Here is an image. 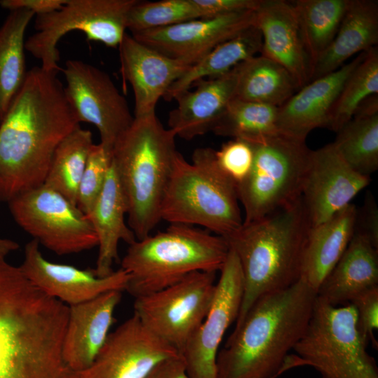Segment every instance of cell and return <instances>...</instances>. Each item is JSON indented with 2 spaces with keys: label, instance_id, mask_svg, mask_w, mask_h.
Instances as JSON below:
<instances>
[{
  "label": "cell",
  "instance_id": "cell-40",
  "mask_svg": "<svg viewBox=\"0 0 378 378\" xmlns=\"http://www.w3.org/2000/svg\"><path fill=\"white\" fill-rule=\"evenodd\" d=\"M202 18H212L233 13L256 10L261 0H193Z\"/></svg>",
  "mask_w": 378,
  "mask_h": 378
},
{
  "label": "cell",
  "instance_id": "cell-16",
  "mask_svg": "<svg viewBox=\"0 0 378 378\" xmlns=\"http://www.w3.org/2000/svg\"><path fill=\"white\" fill-rule=\"evenodd\" d=\"M370 182L354 171L340 155L332 143L312 150L302 198L311 225H318L351 204Z\"/></svg>",
  "mask_w": 378,
  "mask_h": 378
},
{
  "label": "cell",
  "instance_id": "cell-21",
  "mask_svg": "<svg viewBox=\"0 0 378 378\" xmlns=\"http://www.w3.org/2000/svg\"><path fill=\"white\" fill-rule=\"evenodd\" d=\"M255 24L262 35L260 55L284 67L300 88L310 82L312 62L291 1L261 0Z\"/></svg>",
  "mask_w": 378,
  "mask_h": 378
},
{
  "label": "cell",
  "instance_id": "cell-43",
  "mask_svg": "<svg viewBox=\"0 0 378 378\" xmlns=\"http://www.w3.org/2000/svg\"><path fill=\"white\" fill-rule=\"evenodd\" d=\"M146 378H190L188 374L183 360L178 355L165 359L149 372Z\"/></svg>",
  "mask_w": 378,
  "mask_h": 378
},
{
  "label": "cell",
  "instance_id": "cell-35",
  "mask_svg": "<svg viewBox=\"0 0 378 378\" xmlns=\"http://www.w3.org/2000/svg\"><path fill=\"white\" fill-rule=\"evenodd\" d=\"M378 94V49L368 50L346 80L331 111L327 128L337 132L372 96Z\"/></svg>",
  "mask_w": 378,
  "mask_h": 378
},
{
  "label": "cell",
  "instance_id": "cell-3",
  "mask_svg": "<svg viewBox=\"0 0 378 378\" xmlns=\"http://www.w3.org/2000/svg\"><path fill=\"white\" fill-rule=\"evenodd\" d=\"M316 292L302 279L251 307L216 360V378H274L304 335Z\"/></svg>",
  "mask_w": 378,
  "mask_h": 378
},
{
  "label": "cell",
  "instance_id": "cell-28",
  "mask_svg": "<svg viewBox=\"0 0 378 378\" xmlns=\"http://www.w3.org/2000/svg\"><path fill=\"white\" fill-rule=\"evenodd\" d=\"M262 45L260 29L255 24L250 26L218 45L191 65L171 85L163 98L167 101L172 100L200 80L214 78L228 73L244 61L258 55V53L260 54Z\"/></svg>",
  "mask_w": 378,
  "mask_h": 378
},
{
  "label": "cell",
  "instance_id": "cell-30",
  "mask_svg": "<svg viewBox=\"0 0 378 378\" xmlns=\"http://www.w3.org/2000/svg\"><path fill=\"white\" fill-rule=\"evenodd\" d=\"M332 142L343 160L369 176L378 169V95L368 98L337 132Z\"/></svg>",
  "mask_w": 378,
  "mask_h": 378
},
{
  "label": "cell",
  "instance_id": "cell-37",
  "mask_svg": "<svg viewBox=\"0 0 378 378\" xmlns=\"http://www.w3.org/2000/svg\"><path fill=\"white\" fill-rule=\"evenodd\" d=\"M112 161V154L99 143L90 151L78 190L76 205L86 216L99 197Z\"/></svg>",
  "mask_w": 378,
  "mask_h": 378
},
{
  "label": "cell",
  "instance_id": "cell-15",
  "mask_svg": "<svg viewBox=\"0 0 378 378\" xmlns=\"http://www.w3.org/2000/svg\"><path fill=\"white\" fill-rule=\"evenodd\" d=\"M180 355L151 332L134 314L109 333L80 378H146L161 361Z\"/></svg>",
  "mask_w": 378,
  "mask_h": 378
},
{
  "label": "cell",
  "instance_id": "cell-1",
  "mask_svg": "<svg viewBox=\"0 0 378 378\" xmlns=\"http://www.w3.org/2000/svg\"><path fill=\"white\" fill-rule=\"evenodd\" d=\"M57 74L29 70L0 122V202L42 186L55 149L80 126Z\"/></svg>",
  "mask_w": 378,
  "mask_h": 378
},
{
  "label": "cell",
  "instance_id": "cell-4",
  "mask_svg": "<svg viewBox=\"0 0 378 378\" xmlns=\"http://www.w3.org/2000/svg\"><path fill=\"white\" fill-rule=\"evenodd\" d=\"M310 220L302 196L292 204L242 225L224 238L239 260L244 293L236 324L260 297L300 279Z\"/></svg>",
  "mask_w": 378,
  "mask_h": 378
},
{
  "label": "cell",
  "instance_id": "cell-36",
  "mask_svg": "<svg viewBox=\"0 0 378 378\" xmlns=\"http://www.w3.org/2000/svg\"><path fill=\"white\" fill-rule=\"evenodd\" d=\"M201 18L193 0H138L127 15V29L133 34Z\"/></svg>",
  "mask_w": 378,
  "mask_h": 378
},
{
  "label": "cell",
  "instance_id": "cell-22",
  "mask_svg": "<svg viewBox=\"0 0 378 378\" xmlns=\"http://www.w3.org/2000/svg\"><path fill=\"white\" fill-rule=\"evenodd\" d=\"M121 292L111 290L87 302L69 306L62 356L72 370L81 372L95 359L109 335Z\"/></svg>",
  "mask_w": 378,
  "mask_h": 378
},
{
  "label": "cell",
  "instance_id": "cell-42",
  "mask_svg": "<svg viewBox=\"0 0 378 378\" xmlns=\"http://www.w3.org/2000/svg\"><path fill=\"white\" fill-rule=\"evenodd\" d=\"M66 2V0H1L0 5L2 8L10 11L25 9L37 15L57 10Z\"/></svg>",
  "mask_w": 378,
  "mask_h": 378
},
{
  "label": "cell",
  "instance_id": "cell-44",
  "mask_svg": "<svg viewBox=\"0 0 378 378\" xmlns=\"http://www.w3.org/2000/svg\"><path fill=\"white\" fill-rule=\"evenodd\" d=\"M18 248L19 245L16 241L0 237V257L6 258Z\"/></svg>",
  "mask_w": 378,
  "mask_h": 378
},
{
  "label": "cell",
  "instance_id": "cell-5",
  "mask_svg": "<svg viewBox=\"0 0 378 378\" xmlns=\"http://www.w3.org/2000/svg\"><path fill=\"white\" fill-rule=\"evenodd\" d=\"M175 138L153 113L134 117L113 148L112 163L127 204V224L136 239L151 234L161 220L160 206L177 153Z\"/></svg>",
  "mask_w": 378,
  "mask_h": 378
},
{
  "label": "cell",
  "instance_id": "cell-29",
  "mask_svg": "<svg viewBox=\"0 0 378 378\" xmlns=\"http://www.w3.org/2000/svg\"><path fill=\"white\" fill-rule=\"evenodd\" d=\"M237 99L279 107L300 89L284 67L260 54L237 65Z\"/></svg>",
  "mask_w": 378,
  "mask_h": 378
},
{
  "label": "cell",
  "instance_id": "cell-32",
  "mask_svg": "<svg viewBox=\"0 0 378 378\" xmlns=\"http://www.w3.org/2000/svg\"><path fill=\"white\" fill-rule=\"evenodd\" d=\"M350 1L297 0L291 2L312 69L335 37Z\"/></svg>",
  "mask_w": 378,
  "mask_h": 378
},
{
  "label": "cell",
  "instance_id": "cell-11",
  "mask_svg": "<svg viewBox=\"0 0 378 378\" xmlns=\"http://www.w3.org/2000/svg\"><path fill=\"white\" fill-rule=\"evenodd\" d=\"M17 224L44 247L62 255L97 246L88 216L57 191L43 184L8 202Z\"/></svg>",
  "mask_w": 378,
  "mask_h": 378
},
{
  "label": "cell",
  "instance_id": "cell-12",
  "mask_svg": "<svg viewBox=\"0 0 378 378\" xmlns=\"http://www.w3.org/2000/svg\"><path fill=\"white\" fill-rule=\"evenodd\" d=\"M215 279L216 272H193L167 288L136 298L134 314L180 354L210 309Z\"/></svg>",
  "mask_w": 378,
  "mask_h": 378
},
{
  "label": "cell",
  "instance_id": "cell-38",
  "mask_svg": "<svg viewBox=\"0 0 378 378\" xmlns=\"http://www.w3.org/2000/svg\"><path fill=\"white\" fill-rule=\"evenodd\" d=\"M220 171L237 187L248 176L254 161L253 145L239 139H232L215 150Z\"/></svg>",
  "mask_w": 378,
  "mask_h": 378
},
{
  "label": "cell",
  "instance_id": "cell-31",
  "mask_svg": "<svg viewBox=\"0 0 378 378\" xmlns=\"http://www.w3.org/2000/svg\"><path fill=\"white\" fill-rule=\"evenodd\" d=\"M35 14L28 10L10 11L0 27V122L25 80L27 27Z\"/></svg>",
  "mask_w": 378,
  "mask_h": 378
},
{
  "label": "cell",
  "instance_id": "cell-39",
  "mask_svg": "<svg viewBox=\"0 0 378 378\" xmlns=\"http://www.w3.org/2000/svg\"><path fill=\"white\" fill-rule=\"evenodd\" d=\"M349 303L356 311L358 327L362 336L377 348L374 331L378 328V286L360 293Z\"/></svg>",
  "mask_w": 378,
  "mask_h": 378
},
{
  "label": "cell",
  "instance_id": "cell-19",
  "mask_svg": "<svg viewBox=\"0 0 378 378\" xmlns=\"http://www.w3.org/2000/svg\"><path fill=\"white\" fill-rule=\"evenodd\" d=\"M120 71L134 95V117L155 113L158 100L190 67L168 57L126 33L118 46Z\"/></svg>",
  "mask_w": 378,
  "mask_h": 378
},
{
  "label": "cell",
  "instance_id": "cell-8",
  "mask_svg": "<svg viewBox=\"0 0 378 378\" xmlns=\"http://www.w3.org/2000/svg\"><path fill=\"white\" fill-rule=\"evenodd\" d=\"M367 343L351 304L337 307L316 295L306 331L293 349L296 356H288L282 369L307 365L322 378H378Z\"/></svg>",
  "mask_w": 378,
  "mask_h": 378
},
{
  "label": "cell",
  "instance_id": "cell-26",
  "mask_svg": "<svg viewBox=\"0 0 378 378\" xmlns=\"http://www.w3.org/2000/svg\"><path fill=\"white\" fill-rule=\"evenodd\" d=\"M356 214V206L350 204L325 222L310 227L300 278L316 292L349 245L355 231Z\"/></svg>",
  "mask_w": 378,
  "mask_h": 378
},
{
  "label": "cell",
  "instance_id": "cell-18",
  "mask_svg": "<svg viewBox=\"0 0 378 378\" xmlns=\"http://www.w3.org/2000/svg\"><path fill=\"white\" fill-rule=\"evenodd\" d=\"M19 267L34 285L68 306L87 302L111 290H125L130 277L121 268L99 277L94 270L50 262L43 257L38 242L34 239L26 244Z\"/></svg>",
  "mask_w": 378,
  "mask_h": 378
},
{
  "label": "cell",
  "instance_id": "cell-10",
  "mask_svg": "<svg viewBox=\"0 0 378 378\" xmlns=\"http://www.w3.org/2000/svg\"><path fill=\"white\" fill-rule=\"evenodd\" d=\"M138 0H66L59 9L37 15L36 32L25 41V50L41 62V67L59 72L57 46L67 33L78 30L88 41L118 48L127 30L130 8Z\"/></svg>",
  "mask_w": 378,
  "mask_h": 378
},
{
  "label": "cell",
  "instance_id": "cell-33",
  "mask_svg": "<svg viewBox=\"0 0 378 378\" xmlns=\"http://www.w3.org/2000/svg\"><path fill=\"white\" fill-rule=\"evenodd\" d=\"M93 144L89 130L79 126L69 134L55 149L43 184L76 204L78 186Z\"/></svg>",
  "mask_w": 378,
  "mask_h": 378
},
{
  "label": "cell",
  "instance_id": "cell-23",
  "mask_svg": "<svg viewBox=\"0 0 378 378\" xmlns=\"http://www.w3.org/2000/svg\"><path fill=\"white\" fill-rule=\"evenodd\" d=\"M237 78L236 66L220 76L200 80L193 85V91L176 95L177 106L169 114L168 129L186 140L211 132L234 97Z\"/></svg>",
  "mask_w": 378,
  "mask_h": 378
},
{
  "label": "cell",
  "instance_id": "cell-9",
  "mask_svg": "<svg viewBox=\"0 0 378 378\" xmlns=\"http://www.w3.org/2000/svg\"><path fill=\"white\" fill-rule=\"evenodd\" d=\"M252 144V169L237 187L244 211L243 223L259 220L301 197L312 153L305 141L280 133Z\"/></svg>",
  "mask_w": 378,
  "mask_h": 378
},
{
  "label": "cell",
  "instance_id": "cell-27",
  "mask_svg": "<svg viewBox=\"0 0 378 378\" xmlns=\"http://www.w3.org/2000/svg\"><path fill=\"white\" fill-rule=\"evenodd\" d=\"M378 43V3L351 0L337 33L314 65L311 80L330 74Z\"/></svg>",
  "mask_w": 378,
  "mask_h": 378
},
{
  "label": "cell",
  "instance_id": "cell-6",
  "mask_svg": "<svg viewBox=\"0 0 378 378\" xmlns=\"http://www.w3.org/2000/svg\"><path fill=\"white\" fill-rule=\"evenodd\" d=\"M229 251L221 236L191 225L170 224L164 231L129 244L120 267L130 276L125 290L136 298L167 288L193 272L216 273Z\"/></svg>",
  "mask_w": 378,
  "mask_h": 378
},
{
  "label": "cell",
  "instance_id": "cell-14",
  "mask_svg": "<svg viewBox=\"0 0 378 378\" xmlns=\"http://www.w3.org/2000/svg\"><path fill=\"white\" fill-rule=\"evenodd\" d=\"M220 272L210 309L180 354L190 378H216L220 344L240 311L244 279L237 256L230 248Z\"/></svg>",
  "mask_w": 378,
  "mask_h": 378
},
{
  "label": "cell",
  "instance_id": "cell-25",
  "mask_svg": "<svg viewBox=\"0 0 378 378\" xmlns=\"http://www.w3.org/2000/svg\"><path fill=\"white\" fill-rule=\"evenodd\" d=\"M377 286V248L365 236L354 232L344 253L318 287L316 295L337 306L349 304L360 293Z\"/></svg>",
  "mask_w": 378,
  "mask_h": 378
},
{
  "label": "cell",
  "instance_id": "cell-24",
  "mask_svg": "<svg viewBox=\"0 0 378 378\" xmlns=\"http://www.w3.org/2000/svg\"><path fill=\"white\" fill-rule=\"evenodd\" d=\"M127 214L126 199L111 161L103 189L87 215L98 241L94 272L99 277H105L113 272L112 265L118 259L119 242L130 244L136 239L125 221Z\"/></svg>",
  "mask_w": 378,
  "mask_h": 378
},
{
  "label": "cell",
  "instance_id": "cell-41",
  "mask_svg": "<svg viewBox=\"0 0 378 378\" xmlns=\"http://www.w3.org/2000/svg\"><path fill=\"white\" fill-rule=\"evenodd\" d=\"M354 232L365 236L378 248V209L370 193L360 209H357Z\"/></svg>",
  "mask_w": 378,
  "mask_h": 378
},
{
  "label": "cell",
  "instance_id": "cell-34",
  "mask_svg": "<svg viewBox=\"0 0 378 378\" xmlns=\"http://www.w3.org/2000/svg\"><path fill=\"white\" fill-rule=\"evenodd\" d=\"M278 108L233 98L211 132L218 136L258 143L279 133Z\"/></svg>",
  "mask_w": 378,
  "mask_h": 378
},
{
  "label": "cell",
  "instance_id": "cell-20",
  "mask_svg": "<svg viewBox=\"0 0 378 378\" xmlns=\"http://www.w3.org/2000/svg\"><path fill=\"white\" fill-rule=\"evenodd\" d=\"M366 53H360L336 71L309 82L279 106V132L305 141L312 130L327 127L332 107L346 80Z\"/></svg>",
  "mask_w": 378,
  "mask_h": 378
},
{
  "label": "cell",
  "instance_id": "cell-7",
  "mask_svg": "<svg viewBox=\"0 0 378 378\" xmlns=\"http://www.w3.org/2000/svg\"><path fill=\"white\" fill-rule=\"evenodd\" d=\"M160 216L170 224L200 226L223 237L242 225L237 186L218 168L215 150L195 149L190 162L177 151Z\"/></svg>",
  "mask_w": 378,
  "mask_h": 378
},
{
  "label": "cell",
  "instance_id": "cell-2",
  "mask_svg": "<svg viewBox=\"0 0 378 378\" xmlns=\"http://www.w3.org/2000/svg\"><path fill=\"white\" fill-rule=\"evenodd\" d=\"M69 306L0 257V378H80L62 356Z\"/></svg>",
  "mask_w": 378,
  "mask_h": 378
},
{
  "label": "cell",
  "instance_id": "cell-13",
  "mask_svg": "<svg viewBox=\"0 0 378 378\" xmlns=\"http://www.w3.org/2000/svg\"><path fill=\"white\" fill-rule=\"evenodd\" d=\"M61 71L66 82L64 93L77 120L92 124L100 144L112 154L134 120L126 99L106 73L90 64L69 59Z\"/></svg>",
  "mask_w": 378,
  "mask_h": 378
},
{
  "label": "cell",
  "instance_id": "cell-17",
  "mask_svg": "<svg viewBox=\"0 0 378 378\" xmlns=\"http://www.w3.org/2000/svg\"><path fill=\"white\" fill-rule=\"evenodd\" d=\"M255 10L201 18L132 34L138 41L192 65L220 43L255 24Z\"/></svg>",
  "mask_w": 378,
  "mask_h": 378
}]
</instances>
